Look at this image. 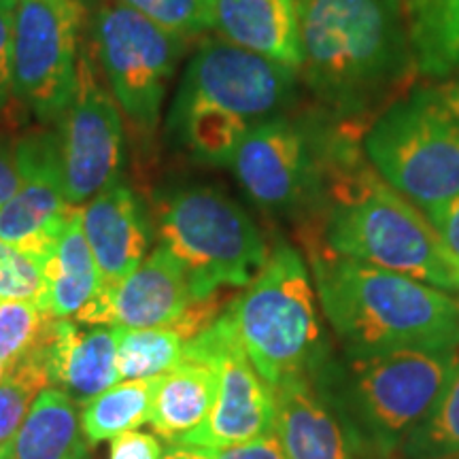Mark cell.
Listing matches in <instances>:
<instances>
[{"mask_svg":"<svg viewBox=\"0 0 459 459\" xmlns=\"http://www.w3.org/2000/svg\"><path fill=\"white\" fill-rule=\"evenodd\" d=\"M91 41L122 115L141 136L152 139L189 39L117 0H107L91 17Z\"/></svg>","mask_w":459,"mask_h":459,"instance_id":"obj_10","label":"cell"},{"mask_svg":"<svg viewBox=\"0 0 459 459\" xmlns=\"http://www.w3.org/2000/svg\"><path fill=\"white\" fill-rule=\"evenodd\" d=\"M436 88L440 90V94H443L446 105H449L453 108V113L459 117V68L451 74V77H446L445 82L436 85Z\"/></svg>","mask_w":459,"mask_h":459,"instance_id":"obj_35","label":"cell"},{"mask_svg":"<svg viewBox=\"0 0 459 459\" xmlns=\"http://www.w3.org/2000/svg\"><path fill=\"white\" fill-rule=\"evenodd\" d=\"M83 234L100 273V290H111L134 271L149 251V220L143 200L124 181H113L82 206Z\"/></svg>","mask_w":459,"mask_h":459,"instance_id":"obj_17","label":"cell"},{"mask_svg":"<svg viewBox=\"0 0 459 459\" xmlns=\"http://www.w3.org/2000/svg\"><path fill=\"white\" fill-rule=\"evenodd\" d=\"M48 321L37 304L0 300V377L39 342Z\"/></svg>","mask_w":459,"mask_h":459,"instance_id":"obj_27","label":"cell"},{"mask_svg":"<svg viewBox=\"0 0 459 459\" xmlns=\"http://www.w3.org/2000/svg\"><path fill=\"white\" fill-rule=\"evenodd\" d=\"M164 449L158 436L145 432H126L111 443L108 459H162Z\"/></svg>","mask_w":459,"mask_h":459,"instance_id":"obj_32","label":"cell"},{"mask_svg":"<svg viewBox=\"0 0 459 459\" xmlns=\"http://www.w3.org/2000/svg\"><path fill=\"white\" fill-rule=\"evenodd\" d=\"M361 132L336 124L319 211L300 226L302 243L459 294V260L428 217L377 175L361 152Z\"/></svg>","mask_w":459,"mask_h":459,"instance_id":"obj_1","label":"cell"},{"mask_svg":"<svg viewBox=\"0 0 459 459\" xmlns=\"http://www.w3.org/2000/svg\"><path fill=\"white\" fill-rule=\"evenodd\" d=\"M209 453L211 459H287L274 429L257 436V438L245 440V443L221 446V449H209Z\"/></svg>","mask_w":459,"mask_h":459,"instance_id":"obj_31","label":"cell"},{"mask_svg":"<svg viewBox=\"0 0 459 459\" xmlns=\"http://www.w3.org/2000/svg\"><path fill=\"white\" fill-rule=\"evenodd\" d=\"M48 387L51 383L39 338L30 351L0 377V459L9 453L34 400Z\"/></svg>","mask_w":459,"mask_h":459,"instance_id":"obj_25","label":"cell"},{"mask_svg":"<svg viewBox=\"0 0 459 459\" xmlns=\"http://www.w3.org/2000/svg\"><path fill=\"white\" fill-rule=\"evenodd\" d=\"M0 300L32 302L48 313L43 262L0 238Z\"/></svg>","mask_w":459,"mask_h":459,"instance_id":"obj_28","label":"cell"},{"mask_svg":"<svg viewBox=\"0 0 459 459\" xmlns=\"http://www.w3.org/2000/svg\"><path fill=\"white\" fill-rule=\"evenodd\" d=\"M186 353L213 364L217 394L206 421L177 445L221 449L273 432V387L257 375L245 355L228 311L187 341Z\"/></svg>","mask_w":459,"mask_h":459,"instance_id":"obj_13","label":"cell"},{"mask_svg":"<svg viewBox=\"0 0 459 459\" xmlns=\"http://www.w3.org/2000/svg\"><path fill=\"white\" fill-rule=\"evenodd\" d=\"M57 156L66 198L83 206L119 179L126 156L124 115L99 79L90 51L82 48L73 99L57 119Z\"/></svg>","mask_w":459,"mask_h":459,"instance_id":"obj_12","label":"cell"},{"mask_svg":"<svg viewBox=\"0 0 459 459\" xmlns=\"http://www.w3.org/2000/svg\"><path fill=\"white\" fill-rule=\"evenodd\" d=\"M20 181V141L0 132V209L17 192Z\"/></svg>","mask_w":459,"mask_h":459,"instance_id":"obj_33","label":"cell"},{"mask_svg":"<svg viewBox=\"0 0 459 459\" xmlns=\"http://www.w3.org/2000/svg\"><path fill=\"white\" fill-rule=\"evenodd\" d=\"M226 311L245 355L271 387L313 375L332 355L311 268L285 240L273 247L262 271Z\"/></svg>","mask_w":459,"mask_h":459,"instance_id":"obj_6","label":"cell"},{"mask_svg":"<svg viewBox=\"0 0 459 459\" xmlns=\"http://www.w3.org/2000/svg\"><path fill=\"white\" fill-rule=\"evenodd\" d=\"M457 351L402 349L377 355H330L313 372L341 411L361 459H392L434 409Z\"/></svg>","mask_w":459,"mask_h":459,"instance_id":"obj_5","label":"cell"},{"mask_svg":"<svg viewBox=\"0 0 459 459\" xmlns=\"http://www.w3.org/2000/svg\"><path fill=\"white\" fill-rule=\"evenodd\" d=\"M160 243L186 271L192 300L226 287L243 290L271 254L266 238L237 200L211 186H186L156 200Z\"/></svg>","mask_w":459,"mask_h":459,"instance_id":"obj_8","label":"cell"},{"mask_svg":"<svg viewBox=\"0 0 459 459\" xmlns=\"http://www.w3.org/2000/svg\"><path fill=\"white\" fill-rule=\"evenodd\" d=\"M85 440L77 404L65 392L48 387L34 400L4 459H85Z\"/></svg>","mask_w":459,"mask_h":459,"instance_id":"obj_22","label":"cell"},{"mask_svg":"<svg viewBox=\"0 0 459 459\" xmlns=\"http://www.w3.org/2000/svg\"><path fill=\"white\" fill-rule=\"evenodd\" d=\"M446 249L459 260V196L426 215Z\"/></svg>","mask_w":459,"mask_h":459,"instance_id":"obj_34","label":"cell"},{"mask_svg":"<svg viewBox=\"0 0 459 459\" xmlns=\"http://www.w3.org/2000/svg\"><path fill=\"white\" fill-rule=\"evenodd\" d=\"M189 302L186 271L166 247L158 245L124 281L111 290H99L73 319L107 328H162L179 317Z\"/></svg>","mask_w":459,"mask_h":459,"instance_id":"obj_15","label":"cell"},{"mask_svg":"<svg viewBox=\"0 0 459 459\" xmlns=\"http://www.w3.org/2000/svg\"><path fill=\"white\" fill-rule=\"evenodd\" d=\"M126 7L139 11L147 20L156 22L166 30L192 39L209 32L211 24V3L209 0H117Z\"/></svg>","mask_w":459,"mask_h":459,"instance_id":"obj_29","label":"cell"},{"mask_svg":"<svg viewBox=\"0 0 459 459\" xmlns=\"http://www.w3.org/2000/svg\"><path fill=\"white\" fill-rule=\"evenodd\" d=\"M17 0H0V113L13 100L11 79V45H13Z\"/></svg>","mask_w":459,"mask_h":459,"instance_id":"obj_30","label":"cell"},{"mask_svg":"<svg viewBox=\"0 0 459 459\" xmlns=\"http://www.w3.org/2000/svg\"><path fill=\"white\" fill-rule=\"evenodd\" d=\"M51 387L85 406L105 389L119 383L115 328L88 325L74 319L49 317L41 336Z\"/></svg>","mask_w":459,"mask_h":459,"instance_id":"obj_18","label":"cell"},{"mask_svg":"<svg viewBox=\"0 0 459 459\" xmlns=\"http://www.w3.org/2000/svg\"><path fill=\"white\" fill-rule=\"evenodd\" d=\"M82 0H17L11 79L13 100L41 124H56L73 99Z\"/></svg>","mask_w":459,"mask_h":459,"instance_id":"obj_11","label":"cell"},{"mask_svg":"<svg viewBox=\"0 0 459 459\" xmlns=\"http://www.w3.org/2000/svg\"><path fill=\"white\" fill-rule=\"evenodd\" d=\"M215 394L217 372L213 364L183 353L181 364L160 378L149 423L169 445L181 443L206 421Z\"/></svg>","mask_w":459,"mask_h":459,"instance_id":"obj_20","label":"cell"},{"mask_svg":"<svg viewBox=\"0 0 459 459\" xmlns=\"http://www.w3.org/2000/svg\"><path fill=\"white\" fill-rule=\"evenodd\" d=\"M300 71L215 37L189 57L166 134L203 164L228 166L247 132L294 107Z\"/></svg>","mask_w":459,"mask_h":459,"instance_id":"obj_4","label":"cell"},{"mask_svg":"<svg viewBox=\"0 0 459 459\" xmlns=\"http://www.w3.org/2000/svg\"><path fill=\"white\" fill-rule=\"evenodd\" d=\"M440 459H459V453H455V455H446V457H440Z\"/></svg>","mask_w":459,"mask_h":459,"instance_id":"obj_37","label":"cell"},{"mask_svg":"<svg viewBox=\"0 0 459 459\" xmlns=\"http://www.w3.org/2000/svg\"><path fill=\"white\" fill-rule=\"evenodd\" d=\"M274 421L287 459H361L341 411L317 381L302 375L273 387Z\"/></svg>","mask_w":459,"mask_h":459,"instance_id":"obj_16","label":"cell"},{"mask_svg":"<svg viewBox=\"0 0 459 459\" xmlns=\"http://www.w3.org/2000/svg\"><path fill=\"white\" fill-rule=\"evenodd\" d=\"M459 453V355L434 409L412 432L398 455L402 459H440Z\"/></svg>","mask_w":459,"mask_h":459,"instance_id":"obj_26","label":"cell"},{"mask_svg":"<svg viewBox=\"0 0 459 459\" xmlns=\"http://www.w3.org/2000/svg\"><path fill=\"white\" fill-rule=\"evenodd\" d=\"M211 30L223 41L300 71L296 0H209Z\"/></svg>","mask_w":459,"mask_h":459,"instance_id":"obj_19","label":"cell"},{"mask_svg":"<svg viewBox=\"0 0 459 459\" xmlns=\"http://www.w3.org/2000/svg\"><path fill=\"white\" fill-rule=\"evenodd\" d=\"M162 459H211L209 449L189 445H169V451L164 453Z\"/></svg>","mask_w":459,"mask_h":459,"instance_id":"obj_36","label":"cell"},{"mask_svg":"<svg viewBox=\"0 0 459 459\" xmlns=\"http://www.w3.org/2000/svg\"><path fill=\"white\" fill-rule=\"evenodd\" d=\"M22 181L0 209V238L45 262L74 206L68 203L56 132L20 139Z\"/></svg>","mask_w":459,"mask_h":459,"instance_id":"obj_14","label":"cell"},{"mask_svg":"<svg viewBox=\"0 0 459 459\" xmlns=\"http://www.w3.org/2000/svg\"><path fill=\"white\" fill-rule=\"evenodd\" d=\"M160 378L119 381L83 406L82 428L90 445L113 440L126 432H134L152 421L153 400Z\"/></svg>","mask_w":459,"mask_h":459,"instance_id":"obj_23","label":"cell"},{"mask_svg":"<svg viewBox=\"0 0 459 459\" xmlns=\"http://www.w3.org/2000/svg\"><path fill=\"white\" fill-rule=\"evenodd\" d=\"M300 77L321 111L366 128L415 77L404 0H296Z\"/></svg>","mask_w":459,"mask_h":459,"instance_id":"obj_2","label":"cell"},{"mask_svg":"<svg viewBox=\"0 0 459 459\" xmlns=\"http://www.w3.org/2000/svg\"><path fill=\"white\" fill-rule=\"evenodd\" d=\"M377 175L423 215L459 196V117L436 85H415L361 132Z\"/></svg>","mask_w":459,"mask_h":459,"instance_id":"obj_7","label":"cell"},{"mask_svg":"<svg viewBox=\"0 0 459 459\" xmlns=\"http://www.w3.org/2000/svg\"><path fill=\"white\" fill-rule=\"evenodd\" d=\"M119 381L164 377L181 364L187 341L170 325L115 328Z\"/></svg>","mask_w":459,"mask_h":459,"instance_id":"obj_24","label":"cell"},{"mask_svg":"<svg viewBox=\"0 0 459 459\" xmlns=\"http://www.w3.org/2000/svg\"><path fill=\"white\" fill-rule=\"evenodd\" d=\"M336 124L324 111L277 115L247 132L228 166L255 206L304 226L319 211Z\"/></svg>","mask_w":459,"mask_h":459,"instance_id":"obj_9","label":"cell"},{"mask_svg":"<svg viewBox=\"0 0 459 459\" xmlns=\"http://www.w3.org/2000/svg\"><path fill=\"white\" fill-rule=\"evenodd\" d=\"M48 287V315L73 319L94 300L100 290V273L83 234L82 206H74L48 260L43 262Z\"/></svg>","mask_w":459,"mask_h":459,"instance_id":"obj_21","label":"cell"},{"mask_svg":"<svg viewBox=\"0 0 459 459\" xmlns=\"http://www.w3.org/2000/svg\"><path fill=\"white\" fill-rule=\"evenodd\" d=\"M304 249L321 313L344 355L459 349L457 294L334 255L313 240Z\"/></svg>","mask_w":459,"mask_h":459,"instance_id":"obj_3","label":"cell"}]
</instances>
